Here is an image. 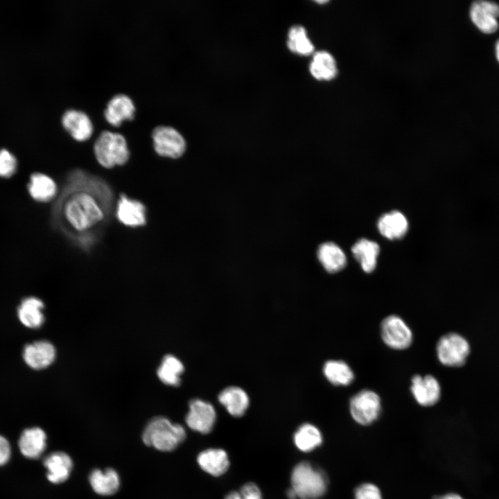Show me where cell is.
Listing matches in <instances>:
<instances>
[{"instance_id":"32","label":"cell","mask_w":499,"mask_h":499,"mask_svg":"<svg viewBox=\"0 0 499 499\" xmlns=\"http://www.w3.org/2000/svg\"><path fill=\"white\" fill-rule=\"evenodd\" d=\"M17 159L6 149L0 150V176L10 177L16 170Z\"/></svg>"},{"instance_id":"33","label":"cell","mask_w":499,"mask_h":499,"mask_svg":"<svg viewBox=\"0 0 499 499\" xmlns=\"http://www.w3.org/2000/svg\"><path fill=\"white\" fill-rule=\"evenodd\" d=\"M240 492L243 499H262L260 489L253 482L245 484L241 487Z\"/></svg>"},{"instance_id":"4","label":"cell","mask_w":499,"mask_h":499,"mask_svg":"<svg viewBox=\"0 0 499 499\" xmlns=\"http://www.w3.org/2000/svg\"><path fill=\"white\" fill-rule=\"evenodd\" d=\"M94 152L98 162L104 168H112L126 164L130 157L128 143L120 133L103 131L97 137Z\"/></svg>"},{"instance_id":"3","label":"cell","mask_w":499,"mask_h":499,"mask_svg":"<svg viewBox=\"0 0 499 499\" xmlns=\"http://www.w3.org/2000/svg\"><path fill=\"white\" fill-rule=\"evenodd\" d=\"M186 438L184 427L173 423L164 417H157L150 420L146 426L142 440L148 446L168 452L175 450Z\"/></svg>"},{"instance_id":"28","label":"cell","mask_w":499,"mask_h":499,"mask_svg":"<svg viewBox=\"0 0 499 499\" xmlns=\"http://www.w3.org/2000/svg\"><path fill=\"white\" fill-rule=\"evenodd\" d=\"M43 302L35 297L24 299L18 309V316L21 322L28 328H38L44 322V317L42 313Z\"/></svg>"},{"instance_id":"9","label":"cell","mask_w":499,"mask_h":499,"mask_svg":"<svg viewBox=\"0 0 499 499\" xmlns=\"http://www.w3.org/2000/svg\"><path fill=\"white\" fill-rule=\"evenodd\" d=\"M469 17L480 31L493 33L499 27V4L489 0L474 1L470 6Z\"/></svg>"},{"instance_id":"20","label":"cell","mask_w":499,"mask_h":499,"mask_svg":"<svg viewBox=\"0 0 499 499\" xmlns=\"http://www.w3.org/2000/svg\"><path fill=\"white\" fill-rule=\"evenodd\" d=\"M89 480L93 490L102 496L113 495L120 487L119 475L111 468L105 471L93 470L89 474Z\"/></svg>"},{"instance_id":"37","label":"cell","mask_w":499,"mask_h":499,"mask_svg":"<svg viewBox=\"0 0 499 499\" xmlns=\"http://www.w3.org/2000/svg\"><path fill=\"white\" fill-rule=\"evenodd\" d=\"M287 496L288 499H297L298 498L297 493L295 491L292 489L290 488L287 492H286Z\"/></svg>"},{"instance_id":"2","label":"cell","mask_w":499,"mask_h":499,"mask_svg":"<svg viewBox=\"0 0 499 499\" xmlns=\"http://www.w3.org/2000/svg\"><path fill=\"white\" fill-rule=\"evenodd\" d=\"M291 488L300 499H320L326 493L328 478L319 468L308 462H301L291 473Z\"/></svg>"},{"instance_id":"25","label":"cell","mask_w":499,"mask_h":499,"mask_svg":"<svg viewBox=\"0 0 499 499\" xmlns=\"http://www.w3.org/2000/svg\"><path fill=\"white\" fill-rule=\"evenodd\" d=\"M310 72L319 80H331L338 73L336 61L334 57L327 51L317 52L310 62Z\"/></svg>"},{"instance_id":"15","label":"cell","mask_w":499,"mask_h":499,"mask_svg":"<svg viewBox=\"0 0 499 499\" xmlns=\"http://www.w3.org/2000/svg\"><path fill=\"white\" fill-rule=\"evenodd\" d=\"M47 470L46 478L53 484L66 481L72 471L73 461L66 453L57 451L48 455L43 461Z\"/></svg>"},{"instance_id":"31","label":"cell","mask_w":499,"mask_h":499,"mask_svg":"<svg viewBox=\"0 0 499 499\" xmlns=\"http://www.w3.org/2000/svg\"><path fill=\"white\" fill-rule=\"evenodd\" d=\"M354 499H383L380 489L374 484L365 482L354 490Z\"/></svg>"},{"instance_id":"34","label":"cell","mask_w":499,"mask_h":499,"mask_svg":"<svg viewBox=\"0 0 499 499\" xmlns=\"http://www.w3.org/2000/svg\"><path fill=\"white\" fill-rule=\"evenodd\" d=\"M11 455V447L6 438L0 435V466L6 464Z\"/></svg>"},{"instance_id":"13","label":"cell","mask_w":499,"mask_h":499,"mask_svg":"<svg viewBox=\"0 0 499 499\" xmlns=\"http://www.w3.org/2000/svg\"><path fill=\"white\" fill-rule=\"evenodd\" d=\"M62 125L73 139L78 141L88 140L94 132L89 116L83 111L69 109L62 116Z\"/></svg>"},{"instance_id":"6","label":"cell","mask_w":499,"mask_h":499,"mask_svg":"<svg viewBox=\"0 0 499 499\" xmlns=\"http://www.w3.org/2000/svg\"><path fill=\"white\" fill-rule=\"evenodd\" d=\"M470 353L467 340L457 333H448L441 336L436 345L438 360L444 366H462Z\"/></svg>"},{"instance_id":"18","label":"cell","mask_w":499,"mask_h":499,"mask_svg":"<svg viewBox=\"0 0 499 499\" xmlns=\"http://www.w3.org/2000/svg\"><path fill=\"white\" fill-rule=\"evenodd\" d=\"M218 401L233 417L243 416L250 405V398L247 392L236 386L226 387L218 396Z\"/></svg>"},{"instance_id":"29","label":"cell","mask_w":499,"mask_h":499,"mask_svg":"<svg viewBox=\"0 0 499 499\" xmlns=\"http://www.w3.org/2000/svg\"><path fill=\"white\" fill-rule=\"evenodd\" d=\"M183 371L182 362L175 356L167 355L162 360L157 370V376L162 383L171 386H178Z\"/></svg>"},{"instance_id":"12","label":"cell","mask_w":499,"mask_h":499,"mask_svg":"<svg viewBox=\"0 0 499 499\" xmlns=\"http://www.w3.org/2000/svg\"><path fill=\"white\" fill-rule=\"evenodd\" d=\"M116 216L118 220L127 227H142L146 223L145 205L125 194H121L117 201Z\"/></svg>"},{"instance_id":"11","label":"cell","mask_w":499,"mask_h":499,"mask_svg":"<svg viewBox=\"0 0 499 499\" xmlns=\"http://www.w3.org/2000/svg\"><path fill=\"white\" fill-rule=\"evenodd\" d=\"M410 392L419 405L430 407L440 399L441 385L432 375L416 374L411 379Z\"/></svg>"},{"instance_id":"39","label":"cell","mask_w":499,"mask_h":499,"mask_svg":"<svg viewBox=\"0 0 499 499\" xmlns=\"http://www.w3.org/2000/svg\"><path fill=\"white\" fill-rule=\"evenodd\" d=\"M317 2L319 3H326L327 1H317Z\"/></svg>"},{"instance_id":"35","label":"cell","mask_w":499,"mask_h":499,"mask_svg":"<svg viewBox=\"0 0 499 499\" xmlns=\"http://www.w3.org/2000/svg\"><path fill=\"white\" fill-rule=\"evenodd\" d=\"M433 499H464L456 493H447L443 495L437 496Z\"/></svg>"},{"instance_id":"1","label":"cell","mask_w":499,"mask_h":499,"mask_svg":"<svg viewBox=\"0 0 499 499\" xmlns=\"http://www.w3.org/2000/svg\"><path fill=\"white\" fill-rule=\"evenodd\" d=\"M69 183L60 202L61 219L72 233L83 236L105 221L112 193L104 182L80 170L71 174Z\"/></svg>"},{"instance_id":"21","label":"cell","mask_w":499,"mask_h":499,"mask_svg":"<svg viewBox=\"0 0 499 499\" xmlns=\"http://www.w3.org/2000/svg\"><path fill=\"white\" fill-rule=\"evenodd\" d=\"M380 233L390 240L400 239L406 234L408 223L405 216L398 211L383 215L378 221Z\"/></svg>"},{"instance_id":"5","label":"cell","mask_w":499,"mask_h":499,"mask_svg":"<svg viewBox=\"0 0 499 499\" xmlns=\"http://www.w3.org/2000/svg\"><path fill=\"white\" fill-rule=\"evenodd\" d=\"M381 411V399L371 389L360 390L350 399V414L353 421L360 426L373 424L380 417Z\"/></svg>"},{"instance_id":"24","label":"cell","mask_w":499,"mask_h":499,"mask_svg":"<svg viewBox=\"0 0 499 499\" xmlns=\"http://www.w3.org/2000/svg\"><path fill=\"white\" fill-rule=\"evenodd\" d=\"M322 371L326 380L335 386L349 385L355 378L351 367L341 360H327L323 366Z\"/></svg>"},{"instance_id":"30","label":"cell","mask_w":499,"mask_h":499,"mask_svg":"<svg viewBox=\"0 0 499 499\" xmlns=\"http://www.w3.org/2000/svg\"><path fill=\"white\" fill-rule=\"evenodd\" d=\"M288 47L292 52L302 55H308L314 51V46L308 37L306 29L301 26H295L290 29Z\"/></svg>"},{"instance_id":"27","label":"cell","mask_w":499,"mask_h":499,"mask_svg":"<svg viewBox=\"0 0 499 499\" xmlns=\"http://www.w3.org/2000/svg\"><path fill=\"white\" fill-rule=\"evenodd\" d=\"M296 447L304 453H309L320 446L323 437L319 429L309 423L301 425L294 434Z\"/></svg>"},{"instance_id":"26","label":"cell","mask_w":499,"mask_h":499,"mask_svg":"<svg viewBox=\"0 0 499 499\" xmlns=\"http://www.w3.org/2000/svg\"><path fill=\"white\" fill-rule=\"evenodd\" d=\"M28 191L33 198L39 202H49L57 193V186L49 176L36 173L31 175L28 184Z\"/></svg>"},{"instance_id":"10","label":"cell","mask_w":499,"mask_h":499,"mask_svg":"<svg viewBox=\"0 0 499 499\" xmlns=\"http://www.w3.org/2000/svg\"><path fill=\"white\" fill-rule=\"evenodd\" d=\"M216 420V412L211 403L200 399L190 401L186 423L191 430L202 434L209 433Z\"/></svg>"},{"instance_id":"23","label":"cell","mask_w":499,"mask_h":499,"mask_svg":"<svg viewBox=\"0 0 499 499\" xmlns=\"http://www.w3.org/2000/svg\"><path fill=\"white\" fill-rule=\"evenodd\" d=\"M317 257L324 268L330 273L342 270L346 265L347 259L343 251L335 243L327 242L319 245Z\"/></svg>"},{"instance_id":"8","label":"cell","mask_w":499,"mask_h":499,"mask_svg":"<svg viewBox=\"0 0 499 499\" xmlns=\"http://www.w3.org/2000/svg\"><path fill=\"white\" fill-rule=\"evenodd\" d=\"M154 150L161 157L177 159L186 150V141L183 136L174 128L158 125L152 132Z\"/></svg>"},{"instance_id":"14","label":"cell","mask_w":499,"mask_h":499,"mask_svg":"<svg viewBox=\"0 0 499 499\" xmlns=\"http://www.w3.org/2000/svg\"><path fill=\"white\" fill-rule=\"evenodd\" d=\"M135 112V105L132 98L126 94H119L107 103L104 116L110 125L118 127L125 120H133Z\"/></svg>"},{"instance_id":"38","label":"cell","mask_w":499,"mask_h":499,"mask_svg":"<svg viewBox=\"0 0 499 499\" xmlns=\"http://www.w3.org/2000/svg\"><path fill=\"white\" fill-rule=\"evenodd\" d=\"M495 54L498 62H499V38L495 44Z\"/></svg>"},{"instance_id":"36","label":"cell","mask_w":499,"mask_h":499,"mask_svg":"<svg viewBox=\"0 0 499 499\" xmlns=\"http://www.w3.org/2000/svg\"><path fill=\"white\" fill-rule=\"evenodd\" d=\"M225 499H243V498L240 492L231 491L225 496Z\"/></svg>"},{"instance_id":"22","label":"cell","mask_w":499,"mask_h":499,"mask_svg":"<svg viewBox=\"0 0 499 499\" xmlns=\"http://www.w3.org/2000/svg\"><path fill=\"white\" fill-rule=\"evenodd\" d=\"M351 252L364 272L370 273L374 270L380 252L378 243L362 238L353 245Z\"/></svg>"},{"instance_id":"19","label":"cell","mask_w":499,"mask_h":499,"mask_svg":"<svg viewBox=\"0 0 499 499\" xmlns=\"http://www.w3.org/2000/svg\"><path fill=\"white\" fill-rule=\"evenodd\" d=\"M197 461L204 471L216 477L224 474L229 466L227 453L221 448H209L202 451Z\"/></svg>"},{"instance_id":"16","label":"cell","mask_w":499,"mask_h":499,"mask_svg":"<svg viewBox=\"0 0 499 499\" xmlns=\"http://www.w3.org/2000/svg\"><path fill=\"white\" fill-rule=\"evenodd\" d=\"M46 435L39 427L24 430L19 439L18 446L21 453L29 459H37L44 452L46 447Z\"/></svg>"},{"instance_id":"7","label":"cell","mask_w":499,"mask_h":499,"mask_svg":"<svg viewBox=\"0 0 499 499\" xmlns=\"http://www.w3.org/2000/svg\"><path fill=\"white\" fill-rule=\"evenodd\" d=\"M380 337L385 345L394 350H405L413 341V333L405 322L399 315H389L381 322Z\"/></svg>"},{"instance_id":"17","label":"cell","mask_w":499,"mask_h":499,"mask_svg":"<svg viewBox=\"0 0 499 499\" xmlns=\"http://www.w3.org/2000/svg\"><path fill=\"white\" fill-rule=\"evenodd\" d=\"M23 356L28 366L40 369L53 362L55 357V350L49 342L37 341L26 346Z\"/></svg>"}]
</instances>
